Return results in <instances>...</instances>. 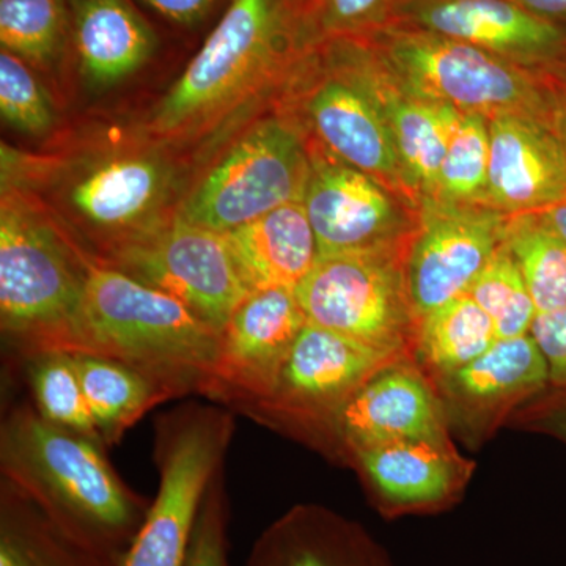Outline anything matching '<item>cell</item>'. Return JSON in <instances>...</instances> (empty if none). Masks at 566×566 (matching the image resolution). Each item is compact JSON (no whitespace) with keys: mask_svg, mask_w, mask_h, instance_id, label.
I'll return each instance as SVG.
<instances>
[{"mask_svg":"<svg viewBox=\"0 0 566 566\" xmlns=\"http://www.w3.org/2000/svg\"><path fill=\"white\" fill-rule=\"evenodd\" d=\"M469 294L490 316L497 338L531 333L536 316L534 300L516 260L505 244L491 256Z\"/></svg>","mask_w":566,"mask_h":566,"instance_id":"cell-32","label":"cell"},{"mask_svg":"<svg viewBox=\"0 0 566 566\" xmlns=\"http://www.w3.org/2000/svg\"><path fill=\"white\" fill-rule=\"evenodd\" d=\"M223 234L251 293L296 290L318 260V245L303 202L285 205Z\"/></svg>","mask_w":566,"mask_h":566,"instance_id":"cell-21","label":"cell"},{"mask_svg":"<svg viewBox=\"0 0 566 566\" xmlns=\"http://www.w3.org/2000/svg\"><path fill=\"white\" fill-rule=\"evenodd\" d=\"M353 453L376 491L398 509L441 504L455 490L458 463L444 441L403 439Z\"/></svg>","mask_w":566,"mask_h":566,"instance_id":"cell-22","label":"cell"},{"mask_svg":"<svg viewBox=\"0 0 566 566\" xmlns=\"http://www.w3.org/2000/svg\"><path fill=\"white\" fill-rule=\"evenodd\" d=\"M504 244L516 260L536 314L566 307V243L543 212L506 219Z\"/></svg>","mask_w":566,"mask_h":566,"instance_id":"cell-27","label":"cell"},{"mask_svg":"<svg viewBox=\"0 0 566 566\" xmlns=\"http://www.w3.org/2000/svg\"><path fill=\"white\" fill-rule=\"evenodd\" d=\"M490 167V120L461 112L439 169L436 199L485 205Z\"/></svg>","mask_w":566,"mask_h":566,"instance_id":"cell-31","label":"cell"},{"mask_svg":"<svg viewBox=\"0 0 566 566\" xmlns=\"http://www.w3.org/2000/svg\"><path fill=\"white\" fill-rule=\"evenodd\" d=\"M457 389L474 400H497L542 389L549 367L532 334L497 338L474 363L450 375Z\"/></svg>","mask_w":566,"mask_h":566,"instance_id":"cell-28","label":"cell"},{"mask_svg":"<svg viewBox=\"0 0 566 566\" xmlns=\"http://www.w3.org/2000/svg\"><path fill=\"white\" fill-rule=\"evenodd\" d=\"M234 433L233 411L186 403L156 422L159 490L118 566H182L214 475L223 469Z\"/></svg>","mask_w":566,"mask_h":566,"instance_id":"cell-7","label":"cell"},{"mask_svg":"<svg viewBox=\"0 0 566 566\" xmlns=\"http://www.w3.org/2000/svg\"><path fill=\"white\" fill-rule=\"evenodd\" d=\"M419 227L406 256V282L417 322L461 294L504 244L509 216L485 207L419 200Z\"/></svg>","mask_w":566,"mask_h":566,"instance_id":"cell-14","label":"cell"},{"mask_svg":"<svg viewBox=\"0 0 566 566\" xmlns=\"http://www.w3.org/2000/svg\"><path fill=\"white\" fill-rule=\"evenodd\" d=\"M307 322L296 290L249 294L222 329L202 397L238 415L266 400Z\"/></svg>","mask_w":566,"mask_h":566,"instance_id":"cell-15","label":"cell"},{"mask_svg":"<svg viewBox=\"0 0 566 566\" xmlns=\"http://www.w3.org/2000/svg\"><path fill=\"white\" fill-rule=\"evenodd\" d=\"M221 333L177 297L88 259L82 354L136 368L175 398L200 395Z\"/></svg>","mask_w":566,"mask_h":566,"instance_id":"cell-5","label":"cell"},{"mask_svg":"<svg viewBox=\"0 0 566 566\" xmlns=\"http://www.w3.org/2000/svg\"><path fill=\"white\" fill-rule=\"evenodd\" d=\"M566 200V145L532 118L490 120L486 207L504 214L542 212Z\"/></svg>","mask_w":566,"mask_h":566,"instance_id":"cell-17","label":"cell"},{"mask_svg":"<svg viewBox=\"0 0 566 566\" xmlns=\"http://www.w3.org/2000/svg\"><path fill=\"white\" fill-rule=\"evenodd\" d=\"M32 405L48 422L103 446L85 400L74 354H39L24 364ZM104 447V446H103Z\"/></svg>","mask_w":566,"mask_h":566,"instance_id":"cell-30","label":"cell"},{"mask_svg":"<svg viewBox=\"0 0 566 566\" xmlns=\"http://www.w3.org/2000/svg\"><path fill=\"white\" fill-rule=\"evenodd\" d=\"M531 334L546 357L551 381L566 386V307L536 314Z\"/></svg>","mask_w":566,"mask_h":566,"instance_id":"cell-36","label":"cell"},{"mask_svg":"<svg viewBox=\"0 0 566 566\" xmlns=\"http://www.w3.org/2000/svg\"><path fill=\"white\" fill-rule=\"evenodd\" d=\"M0 566H117L71 542L9 482H0Z\"/></svg>","mask_w":566,"mask_h":566,"instance_id":"cell-24","label":"cell"},{"mask_svg":"<svg viewBox=\"0 0 566 566\" xmlns=\"http://www.w3.org/2000/svg\"><path fill=\"white\" fill-rule=\"evenodd\" d=\"M315 44L301 0H230L145 133L170 144L207 132L262 84L293 74Z\"/></svg>","mask_w":566,"mask_h":566,"instance_id":"cell-3","label":"cell"},{"mask_svg":"<svg viewBox=\"0 0 566 566\" xmlns=\"http://www.w3.org/2000/svg\"><path fill=\"white\" fill-rule=\"evenodd\" d=\"M308 155L311 175L303 203L318 256L405 249L412 226L403 210L408 200L315 139Z\"/></svg>","mask_w":566,"mask_h":566,"instance_id":"cell-13","label":"cell"},{"mask_svg":"<svg viewBox=\"0 0 566 566\" xmlns=\"http://www.w3.org/2000/svg\"><path fill=\"white\" fill-rule=\"evenodd\" d=\"M542 212L547 219V222L553 226V229L560 234L562 240L566 243V200Z\"/></svg>","mask_w":566,"mask_h":566,"instance_id":"cell-40","label":"cell"},{"mask_svg":"<svg viewBox=\"0 0 566 566\" xmlns=\"http://www.w3.org/2000/svg\"><path fill=\"white\" fill-rule=\"evenodd\" d=\"M166 145L147 137L48 161L3 158V186L46 191L66 232L96 262L109 264L180 208L181 175Z\"/></svg>","mask_w":566,"mask_h":566,"instance_id":"cell-2","label":"cell"},{"mask_svg":"<svg viewBox=\"0 0 566 566\" xmlns=\"http://www.w3.org/2000/svg\"><path fill=\"white\" fill-rule=\"evenodd\" d=\"M417 348L428 365L442 374H457L497 340L486 312L465 293L419 319Z\"/></svg>","mask_w":566,"mask_h":566,"instance_id":"cell-26","label":"cell"},{"mask_svg":"<svg viewBox=\"0 0 566 566\" xmlns=\"http://www.w3.org/2000/svg\"><path fill=\"white\" fill-rule=\"evenodd\" d=\"M229 523V495L223 483V471H219L205 493L182 566H230Z\"/></svg>","mask_w":566,"mask_h":566,"instance_id":"cell-35","label":"cell"},{"mask_svg":"<svg viewBox=\"0 0 566 566\" xmlns=\"http://www.w3.org/2000/svg\"><path fill=\"white\" fill-rule=\"evenodd\" d=\"M0 114L18 133L43 136L54 126V107L32 66L11 52H0Z\"/></svg>","mask_w":566,"mask_h":566,"instance_id":"cell-33","label":"cell"},{"mask_svg":"<svg viewBox=\"0 0 566 566\" xmlns=\"http://www.w3.org/2000/svg\"><path fill=\"white\" fill-rule=\"evenodd\" d=\"M70 29V0H0L2 50L35 69L61 61Z\"/></svg>","mask_w":566,"mask_h":566,"instance_id":"cell-29","label":"cell"},{"mask_svg":"<svg viewBox=\"0 0 566 566\" xmlns=\"http://www.w3.org/2000/svg\"><path fill=\"white\" fill-rule=\"evenodd\" d=\"M556 76H553L554 95H556V128L558 136L566 145V63L557 66Z\"/></svg>","mask_w":566,"mask_h":566,"instance_id":"cell-39","label":"cell"},{"mask_svg":"<svg viewBox=\"0 0 566 566\" xmlns=\"http://www.w3.org/2000/svg\"><path fill=\"white\" fill-rule=\"evenodd\" d=\"M74 360L104 447L120 442L148 411L172 400L161 386L129 365L98 354L77 353Z\"/></svg>","mask_w":566,"mask_h":566,"instance_id":"cell-23","label":"cell"},{"mask_svg":"<svg viewBox=\"0 0 566 566\" xmlns=\"http://www.w3.org/2000/svg\"><path fill=\"white\" fill-rule=\"evenodd\" d=\"M142 2L164 20L192 28L211 13L218 0H142Z\"/></svg>","mask_w":566,"mask_h":566,"instance_id":"cell-37","label":"cell"},{"mask_svg":"<svg viewBox=\"0 0 566 566\" xmlns=\"http://www.w3.org/2000/svg\"><path fill=\"white\" fill-rule=\"evenodd\" d=\"M359 556L348 528L318 513L294 512L256 539L244 566H364Z\"/></svg>","mask_w":566,"mask_h":566,"instance_id":"cell-25","label":"cell"},{"mask_svg":"<svg viewBox=\"0 0 566 566\" xmlns=\"http://www.w3.org/2000/svg\"><path fill=\"white\" fill-rule=\"evenodd\" d=\"M300 74L311 84L300 103L315 140L408 202L415 199L385 112L360 80L345 40L315 44L301 62Z\"/></svg>","mask_w":566,"mask_h":566,"instance_id":"cell-10","label":"cell"},{"mask_svg":"<svg viewBox=\"0 0 566 566\" xmlns=\"http://www.w3.org/2000/svg\"><path fill=\"white\" fill-rule=\"evenodd\" d=\"M395 22L463 41L532 70L566 63V29L513 0H401Z\"/></svg>","mask_w":566,"mask_h":566,"instance_id":"cell-16","label":"cell"},{"mask_svg":"<svg viewBox=\"0 0 566 566\" xmlns=\"http://www.w3.org/2000/svg\"><path fill=\"white\" fill-rule=\"evenodd\" d=\"M398 356L307 322L274 392L243 416L268 424L329 428L345 401L379 371L397 364Z\"/></svg>","mask_w":566,"mask_h":566,"instance_id":"cell-12","label":"cell"},{"mask_svg":"<svg viewBox=\"0 0 566 566\" xmlns=\"http://www.w3.org/2000/svg\"><path fill=\"white\" fill-rule=\"evenodd\" d=\"M344 40L360 80L385 112L409 192L416 200L433 197L461 111L405 92L379 61L370 40Z\"/></svg>","mask_w":566,"mask_h":566,"instance_id":"cell-18","label":"cell"},{"mask_svg":"<svg viewBox=\"0 0 566 566\" xmlns=\"http://www.w3.org/2000/svg\"><path fill=\"white\" fill-rule=\"evenodd\" d=\"M408 251L318 256L296 289L308 322L376 348L403 352L419 324L406 282Z\"/></svg>","mask_w":566,"mask_h":566,"instance_id":"cell-9","label":"cell"},{"mask_svg":"<svg viewBox=\"0 0 566 566\" xmlns=\"http://www.w3.org/2000/svg\"><path fill=\"white\" fill-rule=\"evenodd\" d=\"M311 175L308 142L290 118L268 117L233 142L181 200L186 221L229 233L268 212L303 202Z\"/></svg>","mask_w":566,"mask_h":566,"instance_id":"cell-8","label":"cell"},{"mask_svg":"<svg viewBox=\"0 0 566 566\" xmlns=\"http://www.w3.org/2000/svg\"><path fill=\"white\" fill-rule=\"evenodd\" d=\"M395 82L417 98L479 114L532 118L556 128L547 74L438 33L394 22L368 36ZM557 129V128H556Z\"/></svg>","mask_w":566,"mask_h":566,"instance_id":"cell-6","label":"cell"},{"mask_svg":"<svg viewBox=\"0 0 566 566\" xmlns=\"http://www.w3.org/2000/svg\"><path fill=\"white\" fill-rule=\"evenodd\" d=\"M513 2L536 17L566 29V0H513Z\"/></svg>","mask_w":566,"mask_h":566,"instance_id":"cell-38","label":"cell"},{"mask_svg":"<svg viewBox=\"0 0 566 566\" xmlns=\"http://www.w3.org/2000/svg\"><path fill=\"white\" fill-rule=\"evenodd\" d=\"M401 0H301L315 43L368 39L394 24Z\"/></svg>","mask_w":566,"mask_h":566,"instance_id":"cell-34","label":"cell"},{"mask_svg":"<svg viewBox=\"0 0 566 566\" xmlns=\"http://www.w3.org/2000/svg\"><path fill=\"white\" fill-rule=\"evenodd\" d=\"M91 255L31 193L3 186L0 324L21 365L39 354L82 353V307Z\"/></svg>","mask_w":566,"mask_h":566,"instance_id":"cell-4","label":"cell"},{"mask_svg":"<svg viewBox=\"0 0 566 566\" xmlns=\"http://www.w3.org/2000/svg\"><path fill=\"white\" fill-rule=\"evenodd\" d=\"M329 428L352 452L403 439L444 441L441 415L430 389L416 371L394 365L356 390Z\"/></svg>","mask_w":566,"mask_h":566,"instance_id":"cell-19","label":"cell"},{"mask_svg":"<svg viewBox=\"0 0 566 566\" xmlns=\"http://www.w3.org/2000/svg\"><path fill=\"white\" fill-rule=\"evenodd\" d=\"M71 35L82 77L107 88L133 76L158 41L132 0H70Z\"/></svg>","mask_w":566,"mask_h":566,"instance_id":"cell-20","label":"cell"},{"mask_svg":"<svg viewBox=\"0 0 566 566\" xmlns=\"http://www.w3.org/2000/svg\"><path fill=\"white\" fill-rule=\"evenodd\" d=\"M107 266L177 297L218 333L251 294L226 234L188 222L178 212Z\"/></svg>","mask_w":566,"mask_h":566,"instance_id":"cell-11","label":"cell"},{"mask_svg":"<svg viewBox=\"0 0 566 566\" xmlns=\"http://www.w3.org/2000/svg\"><path fill=\"white\" fill-rule=\"evenodd\" d=\"M0 471L66 538L112 565L120 564L151 504L123 482L102 444L48 422L32 401L2 417Z\"/></svg>","mask_w":566,"mask_h":566,"instance_id":"cell-1","label":"cell"}]
</instances>
